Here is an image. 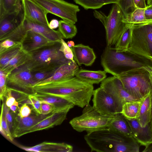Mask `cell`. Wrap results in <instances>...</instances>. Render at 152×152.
I'll use <instances>...</instances> for the list:
<instances>
[{
  "label": "cell",
  "instance_id": "obj_1",
  "mask_svg": "<svg viewBox=\"0 0 152 152\" xmlns=\"http://www.w3.org/2000/svg\"><path fill=\"white\" fill-rule=\"evenodd\" d=\"M33 88L35 93L60 97L81 108L89 103L94 90L93 85L74 76L34 85Z\"/></svg>",
  "mask_w": 152,
  "mask_h": 152
},
{
  "label": "cell",
  "instance_id": "obj_2",
  "mask_svg": "<svg viewBox=\"0 0 152 152\" xmlns=\"http://www.w3.org/2000/svg\"><path fill=\"white\" fill-rule=\"evenodd\" d=\"M84 138L91 151H139V144L133 137L125 135L109 127L87 132Z\"/></svg>",
  "mask_w": 152,
  "mask_h": 152
},
{
  "label": "cell",
  "instance_id": "obj_3",
  "mask_svg": "<svg viewBox=\"0 0 152 152\" xmlns=\"http://www.w3.org/2000/svg\"><path fill=\"white\" fill-rule=\"evenodd\" d=\"M101 63L104 71L116 77L132 68L152 66V63L142 56L128 51L116 52L114 48L108 46L101 56Z\"/></svg>",
  "mask_w": 152,
  "mask_h": 152
},
{
  "label": "cell",
  "instance_id": "obj_4",
  "mask_svg": "<svg viewBox=\"0 0 152 152\" xmlns=\"http://www.w3.org/2000/svg\"><path fill=\"white\" fill-rule=\"evenodd\" d=\"M61 42L53 43L28 53L26 64L31 72L56 69L69 61L60 50Z\"/></svg>",
  "mask_w": 152,
  "mask_h": 152
},
{
  "label": "cell",
  "instance_id": "obj_5",
  "mask_svg": "<svg viewBox=\"0 0 152 152\" xmlns=\"http://www.w3.org/2000/svg\"><path fill=\"white\" fill-rule=\"evenodd\" d=\"M117 77L126 91L137 101H140L152 93L149 73L144 66L132 68Z\"/></svg>",
  "mask_w": 152,
  "mask_h": 152
},
{
  "label": "cell",
  "instance_id": "obj_6",
  "mask_svg": "<svg viewBox=\"0 0 152 152\" xmlns=\"http://www.w3.org/2000/svg\"><path fill=\"white\" fill-rule=\"evenodd\" d=\"M93 13L94 17L104 26L107 46H112L115 45L127 24L124 22L125 16L119 6L114 3L108 15L96 10Z\"/></svg>",
  "mask_w": 152,
  "mask_h": 152
},
{
  "label": "cell",
  "instance_id": "obj_7",
  "mask_svg": "<svg viewBox=\"0 0 152 152\" xmlns=\"http://www.w3.org/2000/svg\"><path fill=\"white\" fill-rule=\"evenodd\" d=\"M114 115L101 114L89 104L84 107L82 114L72 119L69 123L78 132H88L108 127Z\"/></svg>",
  "mask_w": 152,
  "mask_h": 152
},
{
  "label": "cell",
  "instance_id": "obj_8",
  "mask_svg": "<svg viewBox=\"0 0 152 152\" xmlns=\"http://www.w3.org/2000/svg\"><path fill=\"white\" fill-rule=\"evenodd\" d=\"M128 51L152 63V20L132 25V39Z\"/></svg>",
  "mask_w": 152,
  "mask_h": 152
},
{
  "label": "cell",
  "instance_id": "obj_9",
  "mask_svg": "<svg viewBox=\"0 0 152 152\" xmlns=\"http://www.w3.org/2000/svg\"><path fill=\"white\" fill-rule=\"evenodd\" d=\"M50 13L61 18L63 20L75 24L77 21V13L80 9L79 6L64 0H33Z\"/></svg>",
  "mask_w": 152,
  "mask_h": 152
},
{
  "label": "cell",
  "instance_id": "obj_10",
  "mask_svg": "<svg viewBox=\"0 0 152 152\" xmlns=\"http://www.w3.org/2000/svg\"><path fill=\"white\" fill-rule=\"evenodd\" d=\"M7 87L28 94H33L31 71L27 65H24L15 69L7 76Z\"/></svg>",
  "mask_w": 152,
  "mask_h": 152
},
{
  "label": "cell",
  "instance_id": "obj_11",
  "mask_svg": "<svg viewBox=\"0 0 152 152\" xmlns=\"http://www.w3.org/2000/svg\"><path fill=\"white\" fill-rule=\"evenodd\" d=\"M100 87L108 93L113 99L118 113H121L123 105L128 102L137 101L125 89L120 80L113 76L106 78L101 82Z\"/></svg>",
  "mask_w": 152,
  "mask_h": 152
},
{
  "label": "cell",
  "instance_id": "obj_12",
  "mask_svg": "<svg viewBox=\"0 0 152 152\" xmlns=\"http://www.w3.org/2000/svg\"><path fill=\"white\" fill-rule=\"evenodd\" d=\"M93 107L101 114L114 115L118 113L115 102L111 96L100 87L94 90Z\"/></svg>",
  "mask_w": 152,
  "mask_h": 152
},
{
  "label": "cell",
  "instance_id": "obj_13",
  "mask_svg": "<svg viewBox=\"0 0 152 152\" xmlns=\"http://www.w3.org/2000/svg\"><path fill=\"white\" fill-rule=\"evenodd\" d=\"M24 17L28 20L49 26L48 12L33 0H21Z\"/></svg>",
  "mask_w": 152,
  "mask_h": 152
},
{
  "label": "cell",
  "instance_id": "obj_14",
  "mask_svg": "<svg viewBox=\"0 0 152 152\" xmlns=\"http://www.w3.org/2000/svg\"><path fill=\"white\" fill-rule=\"evenodd\" d=\"M50 114L45 115L36 114L23 118L18 115L15 116L14 126L12 132V137L16 138L22 136L23 132L33 127Z\"/></svg>",
  "mask_w": 152,
  "mask_h": 152
},
{
  "label": "cell",
  "instance_id": "obj_15",
  "mask_svg": "<svg viewBox=\"0 0 152 152\" xmlns=\"http://www.w3.org/2000/svg\"><path fill=\"white\" fill-rule=\"evenodd\" d=\"M68 112V111L56 112L50 113L33 127L23 132L22 136L60 125L66 119Z\"/></svg>",
  "mask_w": 152,
  "mask_h": 152
},
{
  "label": "cell",
  "instance_id": "obj_16",
  "mask_svg": "<svg viewBox=\"0 0 152 152\" xmlns=\"http://www.w3.org/2000/svg\"><path fill=\"white\" fill-rule=\"evenodd\" d=\"M126 119L131 128L132 136L139 144L146 147L152 143V134L150 129L149 123L143 127L136 118Z\"/></svg>",
  "mask_w": 152,
  "mask_h": 152
},
{
  "label": "cell",
  "instance_id": "obj_17",
  "mask_svg": "<svg viewBox=\"0 0 152 152\" xmlns=\"http://www.w3.org/2000/svg\"><path fill=\"white\" fill-rule=\"evenodd\" d=\"M22 22L26 30H31L39 33L53 42H61L64 38L57 31L52 29L48 26L31 21L24 17Z\"/></svg>",
  "mask_w": 152,
  "mask_h": 152
},
{
  "label": "cell",
  "instance_id": "obj_18",
  "mask_svg": "<svg viewBox=\"0 0 152 152\" xmlns=\"http://www.w3.org/2000/svg\"><path fill=\"white\" fill-rule=\"evenodd\" d=\"M51 42L41 34L28 30L22 42L23 49L28 53L31 52L49 45Z\"/></svg>",
  "mask_w": 152,
  "mask_h": 152
},
{
  "label": "cell",
  "instance_id": "obj_19",
  "mask_svg": "<svg viewBox=\"0 0 152 152\" xmlns=\"http://www.w3.org/2000/svg\"><path fill=\"white\" fill-rule=\"evenodd\" d=\"M72 48L74 58L79 66H91L94 62L96 56L93 49L88 46L79 44Z\"/></svg>",
  "mask_w": 152,
  "mask_h": 152
},
{
  "label": "cell",
  "instance_id": "obj_20",
  "mask_svg": "<svg viewBox=\"0 0 152 152\" xmlns=\"http://www.w3.org/2000/svg\"><path fill=\"white\" fill-rule=\"evenodd\" d=\"M79 69L76 62L70 60L57 68L50 77L34 85H41L64 78L74 77Z\"/></svg>",
  "mask_w": 152,
  "mask_h": 152
},
{
  "label": "cell",
  "instance_id": "obj_21",
  "mask_svg": "<svg viewBox=\"0 0 152 152\" xmlns=\"http://www.w3.org/2000/svg\"><path fill=\"white\" fill-rule=\"evenodd\" d=\"M19 147L26 151L31 152H72L73 150L72 146L64 142H45L32 147Z\"/></svg>",
  "mask_w": 152,
  "mask_h": 152
},
{
  "label": "cell",
  "instance_id": "obj_22",
  "mask_svg": "<svg viewBox=\"0 0 152 152\" xmlns=\"http://www.w3.org/2000/svg\"><path fill=\"white\" fill-rule=\"evenodd\" d=\"M33 94L36 96L41 103H47L53 105L54 110L53 112H69L75 106L71 102L60 97L36 93Z\"/></svg>",
  "mask_w": 152,
  "mask_h": 152
},
{
  "label": "cell",
  "instance_id": "obj_23",
  "mask_svg": "<svg viewBox=\"0 0 152 152\" xmlns=\"http://www.w3.org/2000/svg\"><path fill=\"white\" fill-rule=\"evenodd\" d=\"M22 10L7 15L0 19V38L12 31L20 24L23 18Z\"/></svg>",
  "mask_w": 152,
  "mask_h": 152
},
{
  "label": "cell",
  "instance_id": "obj_24",
  "mask_svg": "<svg viewBox=\"0 0 152 152\" xmlns=\"http://www.w3.org/2000/svg\"><path fill=\"white\" fill-rule=\"evenodd\" d=\"M105 71H92L85 69H79L75 76L80 80L87 83L98 84L104 80L107 77Z\"/></svg>",
  "mask_w": 152,
  "mask_h": 152
},
{
  "label": "cell",
  "instance_id": "obj_25",
  "mask_svg": "<svg viewBox=\"0 0 152 152\" xmlns=\"http://www.w3.org/2000/svg\"><path fill=\"white\" fill-rule=\"evenodd\" d=\"M151 94H148L140 101L141 104L138 115L136 118L141 126L143 127L147 125L151 121Z\"/></svg>",
  "mask_w": 152,
  "mask_h": 152
},
{
  "label": "cell",
  "instance_id": "obj_26",
  "mask_svg": "<svg viewBox=\"0 0 152 152\" xmlns=\"http://www.w3.org/2000/svg\"><path fill=\"white\" fill-rule=\"evenodd\" d=\"M108 127L125 135L132 136L128 122L126 117L121 113H118L114 115V118Z\"/></svg>",
  "mask_w": 152,
  "mask_h": 152
},
{
  "label": "cell",
  "instance_id": "obj_27",
  "mask_svg": "<svg viewBox=\"0 0 152 152\" xmlns=\"http://www.w3.org/2000/svg\"><path fill=\"white\" fill-rule=\"evenodd\" d=\"M132 39V24L127 23L122 34L115 44L116 52L127 51Z\"/></svg>",
  "mask_w": 152,
  "mask_h": 152
},
{
  "label": "cell",
  "instance_id": "obj_28",
  "mask_svg": "<svg viewBox=\"0 0 152 152\" xmlns=\"http://www.w3.org/2000/svg\"><path fill=\"white\" fill-rule=\"evenodd\" d=\"M28 53L23 49L6 65L0 70L8 75L15 69L25 64L28 59Z\"/></svg>",
  "mask_w": 152,
  "mask_h": 152
},
{
  "label": "cell",
  "instance_id": "obj_29",
  "mask_svg": "<svg viewBox=\"0 0 152 152\" xmlns=\"http://www.w3.org/2000/svg\"><path fill=\"white\" fill-rule=\"evenodd\" d=\"M22 10L21 0H0V19Z\"/></svg>",
  "mask_w": 152,
  "mask_h": 152
},
{
  "label": "cell",
  "instance_id": "obj_30",
  "mask_svg": "<svg viewBox=\"0 0 152 152\" xmlns=\"http://www.w3.org/2000/svg\"><path fill=\"white\" fill-rule=\"evenodd\" d=\"M146 8H136L133 12L125 16L124 22L126 23L134 25L144 23L149 20L146 19L145 17V12Z\"/></svg>",
  "mask_w": 152,
  "mask_h": 152
},
{
  "label": "cell",
  "instance_id": "obj_31",
  "mask_svg": "<svg viewBox=\"0 0 152 152\" xmlns=\"http://www.w3.org/2000/svg\"><path fill=\"white\" fill-rule=\"evenodd\" d=\"M22 49V44L20 43L0 53V69L3 68Z\"/></svg>",
  "mask_w": 152,
  "mask_h": 152
},
{
  "label": "cell",
  "instance_id": "obj_32",
  "mask_svg": "<svg viewBox=\"0 0 152 152\" xmlns=\"http://www.w3.org/2000/svg\"><path fill=\"white\" fill-rule=\"evenodd\" d=\"M27 31L22 20L20 24L15 29L0 38V42L10 39L22 43Z\"/></svg>",
  "mask_w": 152,
  "mask_h": 152
},
{
  "label": "cell",
  "instance_id": "obj_33",
  "mask_svg": "<svg viewBox=\"0 0 152 152\" xmlns=\"http://www.w3.org/2000/svg\"><path fill=\"white\" fill-rule=\"evenodd\" d=\"M140 104V101L127 102L123 105L121 113L128 119L136 118Z\"/></svg>",
  "mask_w": 152,
  "mask_h": 152
},
{
  "label": "cell",
  "instance_id": "obj_34",
  "mask_svg": "<svg viewBox=\"0 0 152 152\" xmlns=\"http://www.w3.org/2000/svg\"><path fill=\"white\" fill-rule=\"evenodd\" d=\"M118 0H74L76 3L80 5L85 10L96 9L103 6L116 3Z\"/></svg>",
  "mask_w": 152,
  "mask_h": 152
},
{
  "label": "cell",
  "instance_id": "obj_35",
  "mask_svg": "<svg viewBox=\"0 0 152 152\" xmlns=\"http://www.w3.org/2000/svg\"><path fill=\"white\" fill-rule=\"evenodd\" d=\"M58 30L61 33L64 39H72L77 33V29L74 24L63 20L59 21Z\"/></svg>",
  "mask_w": 152,
  "mask_h": 152
},
{
  "label": "cell",
  "instance_id": "obj_36",
  "mask_svg": "<svg viewBox=\"0 0 152 152\" xmlns=\"http://www.w3.org/2000/svg\"><path fill=\"white\" fill-rule=\"evenodd\" d=\"M0 127V131L1 133L8 140L12 142L13 138L6 119L4 110L3 102L1 107Z\"/></svg>",
  "mask_w": 152,
  "mask_h": 152
},
{
  "label": "cell",
  "instance_id": "obj_37",
  "mask_svg": "<svg viewBox=\"0 0 152 152\" xmlns=\"http://www.w3.org/2000/svg\"><path fill=\"white\" fill-rule=\"evenodd\" d=\"M56 69L50 71L31 72L32 79L34 86L52 76Z\"/></svg>",
  "mask_w": 152,
  "mask_h": 152
},
{
  "label": "cell",
  "instance_id": "obj_38",
  "mask_svg": "<svg viewBox=\"0 0 152 152\" xmlns=\"http://www.w3.org/2000/svg\"><path fill=\"white\" fill-rule=\"evenodd\" d=\"M116 3L119 6L124 16L132 12L136 8L133 0H118Z\"/></svg>",
  "mask_w": 152,
  "mask_h": 152
},
{
  "label": "cell",
  "instance_id": "obj_39",
  "mask_svg": "<svg viewBox=\"0 0 152 152\" xmlns=\"http://www.w3.org/2000/svg\"><path fill=\"white\" fill-rule=\"evenodd\" d=\"M8 75L0 70V98L3 101L6 92L7 79Z\"/></svg>",
  "mask_w": 152,
  "mask_h": 152
},
{
  "label": "cell",
  "instance_id": "obj_40",
  "mask_svg": "<svg viewBox=\"0 0 152 152\" xmlns=\"http://www.w3.org/2000/svg\"><path fill=\"white\" fill-rule=\"evenodd\" d=\"M61 45L60 50L64 54L65 57L67 59L75 62L74 60V55L71 48H69L63 39L61 40Z\"/></svg>",
  "mask_w": 152,
  "mask_h": 152
},
{
  "label": "cell",
  "instance_id": "obj_41",
  "mask_svg": "<svg viewBox=\"0 0 152 152\" xmlns=\"http://www.w3.org/2000/svg\"><path fill=\"white\" fill-rule=\"evenodd\" d=\"M3 103L4 110L6 119L12 133L14 126L15 117L9 107L6 106L5 103L3 102Z\"/></svg>",
  "mask_w": 152,
  "mask_h": 152
},
{
  "label": "cell",
  "instance_id": "obj_42",
  "mask_svg": "<svg viewBox=\"0 0 152 152\" xmlns=\"http://www.w3.org/2000/svg\"><path fill=\"white\" fill-rule=\"evenodd\" d=\"M5 97L6 98L5 104L7 107H10L12 105H15L20 109L18 102L12 95V90L10 88L7 87Z\"/></svg>",
  "mask_w": 152,
  "mask_h": 152
},
{
  "label": "cell",
  "instance_id": "obj_43",
  "mask_svg": "<svg viewBox=\"0 0 152 152\" xmlns=\"http://www.w3.org/2000/svg\"><path fill=\"white\" fill-rule=\"evenodd\" d=\"M28 99L30 101L31 105L33 107L36 114H42V103L36 96L34 94H29L28 96Z\"/></svg>",
  "mask_w": 152,
  "mask_h": 152
},
{
  "label": "cell",
  "instance_id": "obj_44",
  "mask_svg": "<svg viewBox=\"0 0 152 152\" xmlns=\"http://www.w3.org/2000/svg\"><path fill=\"white\" fill-rule=\"evenodd\" d=\"M18 110L17 115L21 118L29 116L31 112V109L26 103L23 104Z\"/></svg>",
  "mask_w": 152,
  "mask_h": 152
},
{
  "label": "cell",
  "instance_id": "obj_45",
  "mask_svg": "<svg viewBox=\"0 0 152 152\" xmlns=\"http://www.w3.org/2000/svg\"><path fill=\"white\" fill-rule=\"evenodd\" d=\"M20 43V42H15L10 39H7L1 41L0 43V53Z\"/></svg>",
  "mask_w": 152,
  "mask_h": 152
},
{
  "label": "cell",
  "instance_id": "obj_46",
  "mask_svg": "<svg viewBox=\"0 0 152 152\" xmlns=\"http://www.w3.org/2000/svg\"><path fill=\"white\" fill-rule=\"evenodd\" d=\"M54 110V107L53 105L47 103H42V114L48 115L53 112Z\"/></svg>",
  "mask_w": 152,
  "mask_h": 152
},
{
  "label": "cell",
  "instance_id": "obj_47",
  "mask_svg": "<svg viewBox=\"0 0 152 152\" xmlns=\"http://www.w3.org/2000/svg\"><path fill=\"white\" fill-rule=\"evenodd\" d=\"M133 2L136 8H145L147 6L144 0H133Z\"/></svg>",
  "mask_w": 152,
  "mask_h": 152
},
{
  "label": "cell",
  "instance_id": "obj_48",
  "mask_svg": "<svg viewBox=\"0 0 152 152\" xmlns=\"http://www.w3.org/2000/svg\"><path fill=\"white\" fill-rule=\"evenodd\" d=\"M145 15L146 19L148 20H152V7L147 6L145 10Z\"/></svg>",
  "mask_w": 152,
  "mask_h": 152
},
{
  "label": "cell",
  "instance_id": "obj_49",
  "mask_svg": "<svg viewBox=\"0 0 152 152\" xmlns=\"http://www.w3.org/2000/svg\"><path fill=\"white\" fill-rule=\"evenodd\" d=\"M59 21L56 19H53L51 20L49 24V27L52 29H55L58 27Z\"/></svg>",
  "mask_w": 152,
  "mask_h": 152
},
{
  "label": "cell",
  "instance_id": "obj_50",
  "mask_svg": "<svg viewBox=\"0 0 152 152\" xmlns=\"http://www.w3.org/2000/svg\"><path fill=\"white\" fill-rule=\"evenodd\" d=\"M144 67L149 73L150 79L152 86V66H148Z\"/></svg>",
  "mask_w": 152,
  "mask_h": 152
},
{
  "label": "cell",
  "instance_id": "obj_51",
  "mask_svg": "<svg viewBox=\"0 0 152 152\" xmlns=\"http://www.w3.org/2000/svg\"><path fill=\"white\" fill-rule=\"evenodd\" d=\"M142 152H152V143L151 144L145 147Z\"/></svg>",
  "mask_w": 152,
  "mask_h": 152
},
{
  "label": "cell",
  "instance_id": "obj_52",
  "mask_svg": "<svg viewBox=\"0 0 152 152\" xmlns=\"http://www.w3.org/2000/svg\"><path fill=\"white\" fill-rule=\"evenodd\" d=\"M151 121L149 124L150 129L152 134V93L151 94Z\"/></svg>",
  "mask_w": 152,
  "mask_h": 152
},
{
  "label": "cell",
  "instance_id": "obj_53",
  "mask_svg": "<svg viewBox=\"0 0 152 152\" xmlns=\"http://www.w3.org/2000/svg\"><path fill=\"white\" fill-rule=\"evenodd\" d=\"M9 108L11 111L14 113H16L17 110H19L18 107L15 105H12Z\"/></svg>",
  "mask_w": 152,
  "mask_h": 152
},
{
  "label": "cell",
  "instance_id": "obj_54",
  "mask_svg": "<svg viewBox=\"0 0 152 152\" xmlns=\"http://www.w3.org/2000/svg\"><path fill=\"white\" fill-rule=\"evenodd\" d=\"M66 43L68 46L70 48H72L75 45V44L72 41H68Z\"/></svg>",
  "mask_w": 152,
  "mask_h": 152
},
{
  "label": "cell",
  "instance_id": "obj_55",
  "mask_svg": "<svg viewBox=\"0 0 152 152\" xmlns=\"http://www.w3.org/2000/svg\"><path fill=\"white\" fill-rule=\"evenodd\" d=\"M148 6L152 4V0H147Z\"/></svg>",
  "mask_w": 152,
  "mask_h": 152
},
{
  "label": "cell",
  "instance_id": "obj_56",
  "mask_svg": "<svg viewBox=\"0 0 152 152\" xmlns=\"http://www.w3.org/2000/svg\"><path fill=\"white\" fill-rule=\"evenodd\" d=\"M148 6V7H152V4H151V5H150Z\"/></svg>",
  "mask_w": 152,
  "mask_h": 152
},
{
  "label": "cell",
  "instance_id": "obj_57",
  "mask_svg": "<svg viewBox=\"0 0 152 152\" xmlns=\"http://www.w3.org/2000/svg\"><path fill=\"white\" fill-rule=\"evenodd\" d=\"M144 0L145 1H146V0Z\"/></svg>",
  "mask_w": 152,
  "mask_h": 152
}]
</instances>
